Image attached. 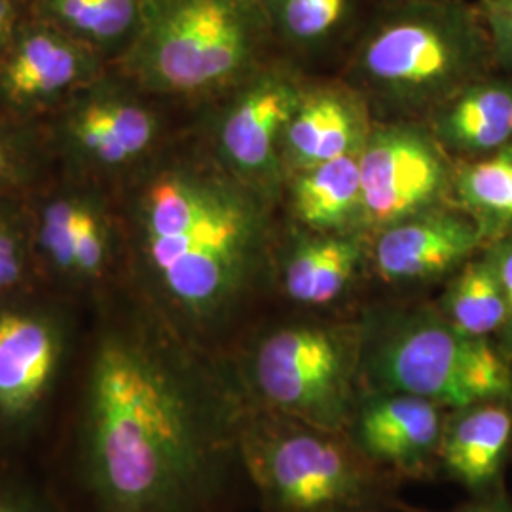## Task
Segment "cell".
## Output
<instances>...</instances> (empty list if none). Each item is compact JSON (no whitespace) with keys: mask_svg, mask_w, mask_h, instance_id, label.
Listing matches in <instances>:
<instances>
[{"mask_svg":"<svg viewBox=\"0 0 512 512\" xmlns=\"http://www.w3.org/2000/svg\"><path fill=\"white\" fill-rule=\"evenodd\" d=\"M29 196H0V296L42 287L33 245Z\"/></svg>","mask_w":512,"mask_h":512,"instance_id":"26","label":"cell"},{"mask_svg":"<svg viewBox=\"0 0 512 512\" xmlns=\"http://www.w3.org/2000/svg\"><path fill=\"white\" fill-rule=\"evenodd\" d=\"M512 465V399H488L448 410L440 476L469 497L507 488Z\"/></svg>","mask_w":512,"mask_h":512,"instance_id":"18","label":"cell"},{"mask_svg":"<svg viewBox=\"0 0 512 512\" xmlns=\"http://www.w3.org/2000/svg\"><path fill=\"white\" fill-rule=\"evenodd\" d=\"M465 338L435 300L420 294L370 298L361 310L363 393H408L448 410L469 404Z\"/></svg>","mask_w":512,"mask_h":512,"instance_id":"10","label":"cell"},{"mask_svg":"<svg viewBox=\"0 0 512 512\" xmlns=\"http://www.w3.org/2000/svg\"><path fill=\"white\" fill-rule=\"evenodd\" d=\"M310 78L275 54L232 90L190 112L188 126L238 179L283 202V137Z\"/></svg>","mask_w":512,"mask_h":512,"instance_id":"11","label":"cell"},{"mask_svg":"<svg viewBox=\"0 0 512 512\" xmlns=\"http://www.w3.org/2000/svg\"><path fill=\"white\" fill-rule=\"evenodd\" d=\"M109 67L86 44L29 14L0 55V114L46 122Z\"/></svg>","mask_w":512,"mask_h":512,"instance_id":"13","label":"cell"},{"mask_svg":"<svg viewBox=\"0 0 512 512\" xmlns=\"http://www.w3.org/2000/svg\"><path fill=\"white\" fill-rule=\"evenodd\" d=\"M363 228L372 236L385 226L454 202L456 162L425 122H374L359 152Z\"/></svg>","mask_w":512,"mask_h":512,"instance_id":"12","label":"cell"},{"mask_svg":"<svg viewBox=\"0 0 512 512\" xmlns=\"http://www.w3.org/2000/svg\"><path fill=\"white\" fill-rule=\"evenodd\" d=\"M454 202L478 222L488 243L512 236V141L486 156L456 162Z\"/></svg>","mask_w":512,"mask_h":512,"instance_id":"24","label":"cell"},{"mask_svg":"<svg viewBox=\"0 0 512 512\" xmlns=\"http://www.w3.org/2000/svg\"><path fill=\"white\" fill-rule=\"evenodd\" d=\"M241 450L260 512H403L404 482L346 433L249 406Z\"/></svg>","mask_w":512,"mask_h":512,"instance_id":"6","label":"cell"},{"mask_svg":"<svg viewBox=\"0 0 512 512\" xmlns=\"http://www.w3.org/2000/svg\"><path fill=\"white\" fill-rule=\"evenodd\" d=\"M403 512H512V495L507 488L494 492V494L473 495L465 503H461L454 509H446V511L420 509V507L406 503Z\"/></svg>","mask_w":512,"mask_h":512,"instance_id":"30","label":"cell"},{"mask_svg":"<svg viewBox=\"0 0 512 512\" xmlns=\"http://www.w3.org/2000/svg\"><path fill=\"white\" fill-rule=\"evenodd\" d=\"M29 200L42 285L92 310L126 275V236L116 190L55 171Z\"/></svg>","mask_w":512,"mask_h":512,"instance_id":"9","label":"cell"},{"mask_svg":"<svg viewBox=\"0 0 512 512\" xmlns=\"http://www.w3.org/2000/svg\"><path fill=\"white\" fill-rule=\"evenodd\" d=\"M486 251L494 262L503 293H505V302H507V321L501 334L495 338V342L512 361V236H505L488 243Z\"/></svg>","mask_w":512,"mask_h":512,"instance_id":"28","label":"cell"},{"mask_svg":"<svg viewBox=\"0 0 512 512\" xmlns=\"http://www.w3.org/2000/svg\"><path fill=\"white\" fill-rule=\"evenodd\" d=\"M21 2H25L27 6H31V2H33V0H21Z\"/></svg>","mask_w":512,"mask_h":512,"instance_id":"34","label":"cell"},{"mask_svg":"<svg viewBox=\"0 0 512 512\" xmlns=\"http://www.w3.org/2000/svg\"><path fill=\"white\" fill-rule=\"evenodd\" d=\"M29 14V6L21 0H0V55L10 46Z\"/></svg>","mask_w":512,"mask_h":512,"instance_id":"31","label":"cell"},{"mask_svg":"<svg viewBox=\"0 0 512 512\" xmlns=\"http://www.w3.org/2000/svg\"><path fill=\"white\" fill-rule=\"evenodd\" d=\"M190 114L110 65L44 122L57 171L118 186L188 124Z\"/></svg>","mask_w":512,"mask_h":512,"instance_id":"8","label":"cell"},{"mask_svg":"<svg viewBox=\"0 0 512 512\" xmlns=\"http://www.w3.org/2000/svg\"><path fill=\"white\" fill-rule=\"evenodd\" d=\"M370 270V236L365 232H310L294 226L279 239L275 298L281 308L359 315Z\"/></svg>","mask_w":512,"mask_h":512,"instance_id":"14","label":"cell"},{"mask_svg":"<svg viewBox=\"0 0 512 512\" xmlns=\"http://www.w3.org/2000/svg\"><path fill=\"white\" fill-rule=\"evenodd\" d=\"M147 0H33L31 16L52 23L110 65L122 61L141 33Z\"/></svg>","mask_w":512,"mask_h":512,"instance_id":"22","label":"cell"},{"mask_svg":"<svg viewBox=\"0 0 512 512\" xmlns=\"http://www.w3.org/2000/svg\"><path fill=\"white\" fill-rule=\"evenodd\" d=\"M378 122H425L495 71L486 19L471 0L380 6L342 65Z\"/></svg>","mask_w":512,"mask_h":512,"instance_id":"3","label":"cell"},{"mask_svg":"<svg viewBox=\"0 0 512 512\" xmlns=\"http://www.w3.org/2000/svg\"><path fill=\"white\" fill-rule=\"evenodd\" d=\"M114 190L124 283L186 342L226 357L277 306L279 202L230 173L188 124Z\"/></svg>","mask_w":512,"mask_h":512,"instance_id":"2","label":"cell"},{"mask_svg":"<svg viewBox=\"0 0 512 512\" xmlns=\"http://www.w3.org/2000/svg\"><path fill=\"white\" fill-rule=\"evenodd\" d=\"M275 54L306 65L342 57V65L380 8L376 0H262Z\"/></svg>","mask_w":512,"mask_h":512,"instance_id":"19","label":"cell"},{"mask_svg":"<svg viewBox=\"0 0 512 512\" xmlns=\"http://www.w3.org/2000/svg\"><path fill=\"white\" fill-rule=\"evenodd\" d=\"M492 40L495 69L512 73V12L482 14Z\"/></svg>","mask_w":512,"mask_h":512,"instance_id":"29","label":"cell"},{"mask_svg":"<svg viewBox=\"0 0 512 512\" xmlns=\"http://www.w3.org/2000/svg\"><path fill=\"white\" fill-rule=\"evenodd\" d=\"M448 408L408 393H363L349 421L351 442L366 458L408 482L440 478Z\"/></svg>","mask_w":512,"mask_h":512,"instance_id":"16","label":"cell"},{"mask_svg":"<svg viewBox=\"0 0 512 512\" xmlns=\"http://www.w3.org/2000/svg\"><path fill=\"white\" fill-rule=\"evenodd\" d=\"M283 202L298 228L310 232H365L359 154L291 173Z\"/></svg>","mask_w":512,"mask_h":512,"instance_id":"21","label":"cell"},{"mask_svg":"<svg viewBox=\"0 0 512 512\" xmlns=\"http://www.w3.org/2000/svg\"><path fill=\"white\" fill-rule=\"evenodd\" d=\"M437 306L456 329L473 338H497L507 321L505 293L486 247L444 283Z\"/></svg>","mask_w":512,"mask_h":512,"instance_id":"23","label":"cell"},{"mask_svg":"<svg viewBox=\"0 0 512 512\" xmlns=\"http://www.w3.org/2000/svg\"><path fill=\"white\" fill-rule=\"evenodd\" d=\"M55 171L44 122H19L0 114V196L31 194Z\"/></svg>","mask_w":512,"mask_h":512,"instance_id":"25","label":"cell"},{"mask_svg":"<svg viewBox=\"0 0 512 512\" xmlns=\"http://www.w3.org/2000/svg\"><path fill=\"white\" fill-rule=\"evenodd\" d=\"M90 310L48 287L0 296V461L38 465L73 384Z\"/></svg>","mask_w":512,"mask_h":512,"instance_id":"7","label":"cell"},{"mask_svg":"<svg viewBox=\"0 0 512 512\" xmlns=\"http://www.w3.org/2000/svg\"><path fill=\"white\" fill-rule=\"evenodd\" d=\"M226 359L249 406L346 433L363 397L361 313L274 308Z\"/></svg>","mask_w":512,"mask_h":512,"instance_id":"4","label":"cell"},{"mask_svg":"<svg viewBox=\"0 0 512 512\" xmlns=\"http://www.w3.org/2000/svg\"><path fill=\"white\" fill-rule=\"evenodd\" d=\"M249 404L226 357L196 348L126 283L93 304L38 469L67 512H239L255 503Z\"/></svg>","mask_w":512,"mask_h":512,"instance_id":"1","label":"cell"},{"mask_svg":"<svg viewBox=\"0 0 512 512\" xmlns=\"http://www.w3.org/2000/svg\"><path fill=\"white\" fill-rule=\"evenodd\" d=\"M378 6H391V4H404V2H420V0H376Z\"/></svg>","mask_w":512,"mask_h":512,"instance_id":"33","label":"cell"},{"mask_svg":"<svg viewBox=\"0 0 512 512\" xmlns=\"http://www.w3.org/2000/svg\"><path fill=\"white\" fill-rule=\"evenodd\" d=\"M475 4L482 14L512 12V0H475Z\"/></svg>","mask_w":512,"mask_h":512,"instance_id":"32","label":"cell"},{"mask_svg":"<svg viewBox=\"0 0 512 512\" xmlns=\"http://www.w3.org/2000/svg\"><path fill=\"white\" fill-rule=\"evenodd\" d=\"M374 114L346 80H311L283 137L287 177L313 165L355 156L365 147Z\"/></svg>","mask_w":512,"mask_h":512,"instance_id":"17","label":"cell"},{"mask_svg":"<svg viewBox=\"0 0 512 512\" xmlns=\"http://www.w3.org/2000/svg\"><path fill=\"white\" fill-rule=\"evenodd\" d=\"M488 241L458 203L431 207L370 236L372 279L391 294H420L444 283Z\"/></svg>","mask_w":512,"mask_h":512,"instance_id":"15","label":"cell"},{"mask_svg":"<svg viewBox=\"0 0 512 512\" xmlns=\"http://www.w3.org/2000/svg\"><path fill=\"white\" fill-rule=\"evenodd\" d=\"M0 512H67L33 463L0 461Z\"/></svg>","mask_w":512,"mask_h":512,"instance_id":"27","label":"cell"},{"mask_svg":"<svg viewBox=\"0 0 512 512\" xmlns=\"http://www.w3.org/2000/svg\"><path fill=\"white\" fill-rule=\"evenodd\" d=\"M425 124L454 162L505 147L512 141V76L492 73L465 86Z\"/></svg>","mask_w":512,"mask_h":512,"instance_id":"20","label":"cell"},{"mask_svg":"<svg viewBox=\"0 0 512 512\" xmlns=\"http://www.w3.org/2000/svg\"><path fill=\"white\" fill-rule=\"evenodd\" d=\"M274 55L262 0H147L141 33L116 67L192 112Z\"/></svg>","mask_w":512,"mask_h":512,"instance_id":"5","label":"cell"}]
</instances>
